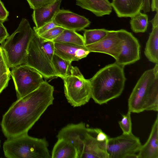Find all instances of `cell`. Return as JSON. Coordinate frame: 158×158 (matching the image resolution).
I'll return each instance as SVG.
<instances>
[{"instance_id": "cell-1", "label": "cell", "mask_w": 158, "mask_h": 158, "mask_svg": "<svg viewBox=\"0 0 158 158\" xmlns=\"http://www.w3.org/2000/svg\"><path fill=\"white\" fill-rule=\"evenodd\" d=\"M54 87L44 81L37 89L13 102L3 115L0 126L7 139L27 133L53 103Z\"/></svg>"}, {"instance_id": "cell-2", "label": "cell", "mask_w": 158, "mask_h": 158, "mask_svg": "<svg viewBox=\"0 0 158 158\" xmlns=\"http://www.w3.org/2000/svg\"><path fill=\"white\" fill-rule=\"evenodd\" d=\"M124 67L115 62L108 64L89 79L91 98L95 103L102 105L121 95L126 81Z\"/></svg>"}, {"instance_id": "cell-3", "label": "cell", "mask_w": 158, "mask_h": 158, "mask_svg": "<svg viewBox=\"0 0 158 158\" xmlns=\"http://www.w3.org/2000/svg\"><path fill=\"white\" fill-rule=\"evenodd\" d=\"M128 108L131 113L158 111V63L141 76L129 98Z\"/></svg>"}, {"instance_id": "cell-4", "label": "cell", "mask_w": 158, "mask_h": 158, "mask_svg": "<svg viewBox=\"0 0 158 158\" xmlns=\"http://www.w3.org/2000/svg\"><path fill=\"white\" fill-rule=\"evenodd\" d=\"M34 33L27 20L23 18L17 28L1 44L9 68L25 64L29 45Z\"/></svg>"}, {"instance_id": "cell-5", "label": "cell", "mask_w": 158, "mask_h": 158, "mask_svg": "<svg viewBox=\"0 0 158 158\" xmlns=\"http://www.w3.org/2000/svg\"><path fill=\"white\" fill-rule=\"evenodd\" d=\"M45 138H38L27 133L8 138L3 143V151L8 158H51Z\"/></svg>"}, {"instance_id": "cell-6", "label": "cell", "mask_w": 158, "mask_h": 158, "mask_svg": "<svg viewBox=\"0 0 158 158\" xmlns=\"http://www.w3.org/2000/svg\"><path fill=\"white\" fill-rule=\"evenodd\" d=\"M54 53V42L44 39L34 31L25 64L37 71L45 79L57 77L52 62Z\"/></svg>"}, {"instance_id": "cell-7", "label": "cell", "mask_w": 158, "mask_h": 158, "mask_svg": "<svg viewBox=\"0 0 158 158\" xmlns=\"http://www.w3.org/2000/svg\"><path fill=\"white\" fill-rule=\"evenodd\" d=\"M65 97L74 107L87 103L91 98L89 79H86L77 67L72 66L68 74L62 78Z\"/></svg>"}, {"instance_id": "cell-8", "label": "cell", "mask_w": 158, "mask_h": 158, "mask_svg": "<svg viewBox=\"0 0 158 158\" xmlns=\"http://www.w3.org/2000/svg\"><path fill=\"white\" fill-rule=\"evenodd\" d=\"M10 75L14 82L17 99L34 91L44 81L43 77L39 72L25 64L11 68Z\"/></svg>"}, {"instance_id": "cell-9", "label": "cell", "mask_w": 158, "mask_h": 158, "mask_svg": "<svg viewBox=\"0 0 158 158\" xmlns=\"http://www.w3.org/2000/svg\"><path fill=\"white\" fill-rule=\"evenodd\" d=\"M142 144L139 139L132 133L108 139L106 151L109 158H137L136 153Z\"/></svg>"}, {"instance_id": "cell-10", "label": "cell", "mask_w": 158, "mask_h": 158, "mask_svg": "<svg viewBox=\"0 0 158 158\" xmlns=\"http://www.w3.org/2000/svg\"><path fill=\"white\" fill-rule=\"evenodd\" d=\"M87 131L81 158H109L108 136L99 128H87Z\"/></svg>"}, {"instance_id": "cell-11", "label": "cell", "mask_w": 158, "mask_h": 158, "mask_svg": "<svg viewBox=\"0 0 158 158\" xmlns=\"http://www.w3.org/2000/svg\"><path fill=\"white\" fill-rule=\"evenodd\" d=\"M122 46L121 52L115 63L125 66L134 64L140 58V45L137 39L132 34L127 31L121 29Z\"/></svg>"}, {"instance_id": "cell-12", "label": "cell", "mask_w": 158, "mask_h": 158, "mask_svg": "<svg viewBox=\"0 0 158 158\" xmlns=\"http://www.w3.org/2000/svg\"><path fill=\"white\" fill-rule=\"evenodd\" d=\"M121 30H108L107 35L95 43L85 46L90 52L107 54L115 60L121 50L122 46Z\"/></svg>"}, {"instance_id": "cell-13", "label": "cell", "mask_w": 158, "mask_h": 158, "mask_svg": "<svg viewBox=\"0 0 158 158\" xmlns=\"http://www.w3.org/2000/svg\"><path fill=\"white\" fill-rule=\"evenodd\" d=\"M84 123L69 124L61 128L56 135L58 139L63 138L69 141L77 152L78 158H81L87 134Z\"/></svg>"}, {"instance_id": "cell-14", "label": "cell", "mask_w": 158, "mask_h": 158, "mask_svg": "<svg viewBox=\"0 0 158 158\" xmlns=\"http://www.w3.org/2000/svg\"><path fill=\"white\" fill-rule=\"evenodd\" d=\"M53 21L59 26L76 31L84 30L91 23L85 17L64 9L58 11Z\"/></svg>"}, {"instance_id": "cell-15", "label": "cell", "mask_w": 158, "mask_h": 158, "mask_svg": "<svg viewBox=\"0 0 158 158\" xmlns=\"http://www.w3.org/2000/svg\"><path fill=\"white\" fill-rule=\"evenodd\" d=\"M89 53L85 47L54 43V54L71 62L86 57Z\"/></svg>"}, {"instance_id": "cell-16", "label": "cell", "mask_w": 158, "mask_h": 158, "mask_svg": "<svg viewBox=\"0 0 158 158\" xmlns=\"http://www.w3.org/2000/svg\"><path fill=\"white\" fill-rule=\"evenodd\" d=\"M143 0H112V8L118 17H131L142 10Z\"/></svg>"}, {"instance_id": "cell-17", "label": "cell", "mask_w": 158, "mask_h": 158, "mask_svg": "<svg viewBox=\"0 0 158 158\" xmlns=\"http://www.w3.org/2000/svg\"><path fill=\"white\" fill-rule=\"evenodd\" d=\"M137 158H158V115L152 126L149 137L141 146Z\"/></svg>"}, {"instance_id": "cell-18", "label": "cell", "mask_w": 158, "mask_h": 158, "mask_svg": "<svg viewBox=\"0 0 158 158\" xmlns=\"http://www.w3.org/2000/svg\"><path fill=\"white\" fill-rule=\"evenodd\" d=\"M61 1L62 0H57L50 5L34 10L32 16L37 28L53 20L56 15L60 9Z\"/></svg>"}, {"instance_id": "cell-19", "label": "cell", "mask_w": 158, "mask_h": 158, "mask_svg": "<svg viewBox=\"0 0 158 158\" xmlns=\"http://www.w3.org/2000/svg\"><path fill=\"white\" fill-rule=\"evenodd\" d=\"M76 4L89 10L97 17L110 15L112 11L111 3L108 0H76Z\"/></svg>"}, {"instance_id": "cell-20", "label": "cell", "mask_w": 158, "mask_h": 158, "mask_svg": "<svg viewBox=\"0 0 158 158\" xmlns=\"http://www.w3.org/2000/svg\"><path fill=\"white\" fill-rule=\"evenodd\" d=\"M52 152L51 158H78L76 149L69 141L57 139Z\"/></svg>"}, {"instance_id": "cell-21", "label": "cell", "mask_w": 158, "mask_h": 158, "mask_svg": "<svg viewBox=\"0 0 158 158\" xmlns=\"http://www.w3.org/2000/svg\"><path fill=\"white\" fill-rule=\"evenodd\" d=\"M144 53L149 61L158 63V26L152 27L146 44Z\"/></svg>"}, {"instance_id": "cell-22", "label": "cell", "mask_w": 158, "mask_h": 158, "mask_svg": "<svg viewBox=\"0 0 158 158\" xmlns=\"http://www.w3.org/2000/svg\"><path fill=\"white\" fill-rule=\"evenodd\" d=\"M53 41L85 47L83 36L76 31L66 29Z\"/></svg>"}, {"instance_id": "cell-23", "label": "cell", "mask_w": 158, "mask_h": 158, "mask_svg": "<svg viewBox=\"0 0 158 158\" xmlns=\"http://www.w3.org/2000/svg\"><path fill=\"white\" fill-rule=\"evenodd\" d=\"M52 62L57 77L62 79L68 74L72 66V62L64 60L54 53Z\"/></svg>"}, {"instance_id": "cell-24", "label": "cell", "mask_w": 158, "mask_h": 158, "mask_svg": "<svg viewBox=\"0 0 158 158\" xmlns=\"http://www.w3.org/2000/svg\"><path fill=\"white\" fill-rule=\"evenodd\" d=\"M131 18V27L133 32L144 33L146 31L148 22V17L146 14L139 11Z\"/></svg>"}, {"instance_id": "cell-25", "label": "cell", "mask_w": 158, "mask_h": 158, "mask_svg": "<svg viewBox=\"0 0 158 158\" xmlns=\"http://www.w3.org/2000/svg\"><path fill=\"white\" fill-rule=\"evenodd\" d=\"M108 31L103 28L84 29L83 37L85 46L98 42L107 35Z\"/></svg>"}, {"instance_id": "cell-26", "label": "cell", "mask_w": 158, "mask_h": 158, "mask_svg": "<svg viewBox=\"0 0 158 158\" xmlns=\"http://www.w3.org/2000/svg\"><path fill=\"white\" fill-rule=\"evenodd\" d=\"M131 114V112L128 111L126 114L122 115L121 120L118 122L123 132V134L129 135L132 134Z\"/></svg>"}, {"instance_id": "cell-27", "label": "cell", "mask_w": 158, "mask_h": 158, "mask_svg": "<svg viewBox=\"0 0 158 158\" xmlns=\"http://www.w3.org/2000/svg\"><path fill=\"white\" fill-rule=\"evenodd\" d=\"M64 30L63 28L56 26L53 28L39 35L44 39L53 41L57 38Z\"/></svg>"}, {"instance_id": "cell-28", "label": "cell", "mask_w": 158, "mask_h": 158, "mask_svg": "<svg viewBox=\"0 0 158 158\" xmlns=\"http://www.w3.org/2000/svg\"><path fill=\"white\" fill-rule=\"evenodd\" d=\"M57 0H27L30 7L33 10L51 5Z\"/></svg>"}, {"instance_id": "cell-29", "label": "cell", "mask_w": 158, "mask_h": 158, "mask_svg": "<svg viewBox=\"0 0 158 158\" xmlns=\"http://www.w3.org/2000/svg\"><path fill=\"white\" fill-rule=\"evenodd\" d=\"M56 26H58L53 20L39 28H37L35 27H34L33 30L37 35H40L49 30Z\"/></svg>"}, {"instance_id": "cell-30", "label": "cell", "mask_w": 158, "mask_h": 158, "mask_svg": "<svg viewBox=\"0 0 158 158\" xmlns=\"http://www.w3.org/2000/svg\"><path fill=\"white\" fill-rule=\"evenodd\" d=\"M3 52L0 56V77L3 74L10 72Z\"/></svg>"}, {"instance_id": "cell-31", "label": "cell", "mask_w": 158, "mask_h": 158, "mask_svg": "<svg viewBox=\"0 0 158 158\" xmlns=\"http://www.w3.org/2000/svg\"><path fill=\"white\" fill-rule=\"evenodd\" d=\"M10 76V72L5 73L0 77V94L7 86Z\"/></svg>"}, {"instance_id": "cell-32", "label": "cell", "mask_w": 158, "mask_h": 158, "mask_svg": "<svg viewBox=\"0 0 158 158\" xmlns=\"http://www.w3.org/2000/svg\"><path fill=\"white\" fill-rule=\"evenodd\" d=\"M2 21L0 20V44L2 43L9 36L6 28Z\"/></svg>"}, {"instance_id": "cell-33", "label": "cell", "mask_w": 158, "mask_h": 158, "mask_svg": "<svg viewBox=\"0 0 158 158\" xmlns=\"http://www.w3.org/2000/svg\"><path fill=\"white\" fill-rule=\"evenodd\" d=\"M9 15L3 3L0 0V20L4 22L7 20Z\"/></svg>"}, {"instance_id": "cell-34", "label": "cell", "mask_w": 158, "mask_h": 158, "mask_svg": "<svg viewBox=\"0 0 158 158\" xmlns=\"http://www.w3.org/2000/svg\"><path fill=\"white\" fill-rule=\"evenodd\" d=\"M150 6V0H143L142 10L144 13L150 12L151 8Z\"/></svg>"}, {"instance_id": "cell-35", "label": "cell", "mask_w": 158, "mask_h": 158, "mask_svg": "<svg viewBox=\"0 0 158 158\" xmlns=\"http://www.w3.org/2000/svg\"><path fill=\"white\" fill-rule=\"evenodd\" d=\"M150 8L152 11L158 12V0H152Z\"/></svg>"}, {"instance_id": "cell-36", "label": "cell", "mask_w": 158, "mask_h": 158, "mask_svg": "<svg viewBox=\"0 0 158 158\" xmlns=\"http://www.w3.org/2000/svg\"><path fill=\"white\" fill-rule=\"evenodd\" d=\"M152 27L158 26V12H156L153 18L151 20Z\"/></svg>"}, {"instance_id": "cell-37", "label": "cell", "mask_w": 158, "mask_h": 158, "mask_svg": "<svg viewBox=\"0 0 158 158\" xmlns=\"http://www.w3.org/2000/svg\"><path fill=\"white\" fill-rule=\"evenodd\" d=\"M3 53V51L1 47V46L0 45V56Z\"/></svg>"}, {"instance_id": "cell-38", "label": "cell", "mask_w": 158, "mask_h": 158, "mask_svg": "<svg viewBox=\"0 0 158 158\" xmlns=\"http://www.w3.org/2000/svg\"><path fill=\"white\" fill-rule=\"evenodd\" d=\"M0 143H1V142H0Z\"/></svg>"}]
</instances>
